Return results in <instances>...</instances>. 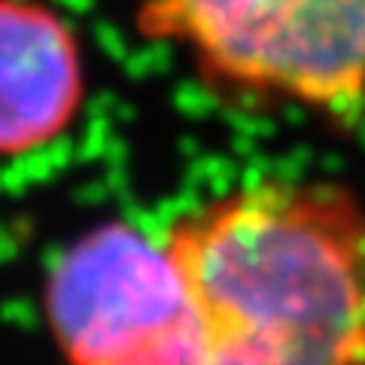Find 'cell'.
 Listing matches in <instances>:
<instances>
[{"label": "cell", "mask_w": 365, "mask_h": 365, "mask_svg": "<svg viewBox=\"0 0 365 365\" xmlns=\"http://www.w3.org/2000/svg\"><path fill=\"white\" fill-rule=\"evenodd\" d=\"M162 241L189 307L182 365H365V201L265 177L177 213Z\"/></svg>", "instance_id": "1"}, {"label": "cell", "mask_w": 365, "mask_h": 365, "mask_svg": "<svg viewBox=\"0 0 365 365\" xmlns=\"http://www.w3.org/2000/svg\"><path fill=\"white\" fill-rule=\"evenodd\" d=\"M86 104L76 28L46 0H0V158L58 143Z\"/></svg>", "instance_id": "4"}, {"label": "cell", "mask_w": 365, "mask_h": 365, "mask_svg": "<svg viewBox=\"0 0 365 365\" xmlns=\"http://www.w3.org/2000/svg\"><path fill=\"white\" fill-rule=\"evenodd\" d=\"M134 31L180 49L225 104L365 119V0H140Z\"/></svg>", "instance_id": "2"}, {"label": "cell", "mask_w": 365, "mask_h": 365, "mask_svg": "<svg viewBox=\"0 0 365 365\" xmlns=\"http://www.w3.org/2000/svg\"><path fill=\"white\" fill-rule=\"evenodd\" d=\"M61 365H182L189 307L162 237L110 220L61 250L43 283Z\"/></svg>", "instance_id": "3"}]
</instances>
